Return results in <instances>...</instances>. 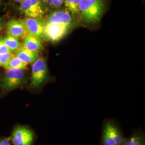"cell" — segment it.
Instances as JSON below:
<instances>
[{
	"label": "cell",
	"instance_id": "30bf717a",
	"mask_svg": "<svg viewBox=\"0 0 145 145\" xmlns=\"http://www.w3.org/2000/svg\"><path fill=\"white\" fill-rule=\"evenodd\" d=\"M72 22V17L66 10L55 11L51 13L47 18L46 23L62 25L69 27Z\"/></svg>",
	"mask_w": 145,
	"mask_h": 145
},
{
	"label": "cell",
	"instance_id": "8992f818",
	"mask_svg": "<svg viewBox=\"0 0 145 145\" xmlns=\"http://www.w3.org/2000/svg\"><path fill=\"white\" fill-rule=\"evenodd\" d=\"M22 21L27 34L42 40L46 39L44 34L45 23L42 20V17H26Z\"/></svg>",
	"mask_w": 145,
	"mask_h": 145
},
{
	"label": "cell",
	"instance_id": "ba28073f",
	"mask_svg": "<svg viewBox=\"0 0 145 145\" xmlns=\"http://www.w3.org/2000/svg\"><path fill=\"white\" fill-rule=\"evenodd\" d=\"M68 29L69 27L65 25L45 23V36L46 39L51 42H57L66 35Z\"/></svg>",
	"mask_w": 145,
	"mask_h": 145
},
{
	"label": "cell",
	"instance_id": "5bb4252c",
	"mask_svg": "<svg viewBox=\"0 0 145 145\" xmlns=\"http://www.w3.org/2000/svg\"><path fill=\"white\" fill-rule=\"evenodd\" d=\"M27 64L22 61L15 55L11 57L10 61L5 67L6 70L8 69H22L24 70L27 67Z\"/></svg>",
	"mask_w": 145,
	"mask_h": 145
},
{
	"label": "cell",
	"instance_id": "44dd1931",
	"mask_svg": "<svg viewBox=\"0 0 145 145\" xmlns=\"http://www.w3.org/2000/svg\"><path fill=\"white\" fill-rule=\"evenodd\" d=\"M3 29V23L1 22V21H0V34L1 33Z\"/></svg>",
	"mask_w": 145,
	"mask_h": 145
},
{
	"label": "cell",
	"instance_id": "4fadbf2b",
	"mask_svg": "<svg viewBox=\"0 0 145 145\" xmlns=\"http://www.w3.org/2000/svg\"><path fill=\"white\" fill-rule=\"evenodd\" d=\"M123 145H145V133L141 129L133 131L130 137L126 138Z\"/></svg>",
	"mask_w": 145,
	"mask_h": 145
},
{
	"label": "cell",
	"instance_id": "d6986e66",
	"mask_svg": "<svg viewBox=\"0 0 145 145\" xmlns=\"http://www.w3.org/2000/svg\"><path fill=\"white\" fill-rule=\"evenodd\" d=\"M0 145H12L10 138H3L0 139Z\"/></svg>",
	"mask_w": 145,
	"mask_h": 145
},
{
	"label": "cell",
	"instance_id": "e0dca14e",
	"mask_svg": "<svg viewBox=\"0 0 145 145\" xmlns=\"http://www.w3.org/2000/svg\"><path fill=\"white\" fill-rule=\"evenodd\" d=\"M13 56L14 54L12 53L0 54V67L5 68Z\"/></svg>",
	"mask_w": 145,
	"mask_h": 145
},
{
	"label": "cell",
	"instance_id": "7402d4cb",
	"mask_svg": "<svg viewBox=\"0 0 145 145\" xmlns=\"http://www.w3.org/2000/svg\"><path fill=\"white\" fill-rule=\"evenodd\" d=\"M16 2H20V3H21L22 1H23L24 0H15Z\"/></svg>",
	"mask_w": 145,
	"mask_h": 145
},
{
	"label": "cell",
	"instance_id": "9c48e42d",
	"mask_svg": "<svg viewBox=\"0 0 145 145\" xmlns=\"http://www.w3.org/2000/svg\"><path fill=\"white\" fill-rule=\"evenodd\" d=\"M7 33L17 39H23L27 34L23 21L12 19L7 25Z\"/></svg>",
	"mask_w": 145,
	"mask_h": 145
},
{
	"label": "cell",
	"instance_id": "2e32d148",
	"mask_svg": "<svg viewBox=\"0 0 145 145\" xmlns=\"http://www.w3.org/2000/svg\"><path fill=\"white\" fill-rule=\"evenodd\" d=\"M65 5L68 10L72 14H78V4L80 0H64Z\"/></svg>",
	"mask_w": 145,
	"mask_h": 145
},
{
	"label": "cell",
	"instance_id": "ffe728a7",
	"mask_svg": "<svg viewBox=\"0 0 145 145\" xmlns=\"http://www.w3.org/2000/svg\"><path fill=\"white\" fill-rule=\"evenodd\" d=\"M64 0H53L52 7L57 8L62 5Z\"/></svg>",
	"mask_w": 145,
	"mask_h": 145
},
{
	"label": "cell",
	"instance_id": "6da1fadb",
	"mask_svg": "<svg viewBox=\"0 0 145 145\" xmlns=\"http://www.w3.org/2000/svg\"><path fill=\"white\" fill-rule=\"evenodd\" d=\"M101 145H123L126 137L119 121L114 118H105L103 120Z\"/></svg>",
	"mask_w": 145,
	"mask_h": 145
},
{
	"label": "cell",
	"instance_id": "5b68a950",
	"mask_svg": "<svg viewBox=\"0 0 145 145\" xmlns=\"http://www.w3.org/2000/svg\"><path fill=\"white\" fill-rule=\"evenodd\" d=\"M25 80V73L22 69L7 70L1 87L3 92H9L19 88Z\"/></svg>",
	"mask_w": 145,
	"mask_h": 145
},
{
	"label": "cell",
	"instance_id": "277c9868",
	"mask_svg": "<svg viewBox=\"0 0 145 145\" xmlns=\"http://www.w3.org/2000/svg\"><path fill=\"white\" fill-rule=\"evenodd\" d=\"M10 139L12 145H33L36 139V135L30 126L18 125L14 128Z\"/></svg>",
	"mask_w": 145,
	"mask_h": 145
},
{
	"label": "cell",
	"instance_id": "7a4b0ae2",
	"mask_svg": "<svg viewBox=\"0 0 145 145\" xmlns=\"http://www.w3.org/2000/svg\"><path fill=\"white\" fill-rule=\"evenodd\" d=\"M104 8V0H80L78 4V11L87 23H95L99 21Z\"/></svg>",
	"mask_w": 145,
	"mask_h": 145
},
{
	"label": "cell",
	"instance_id": "52a82bcc",
	"mask_svg": "<svg viewBox=\"0 0 145 145\" xmlns=\"http://www.w3.org/2000/svg\"><path fill=\"white\" fill-rule=\"evenodd\" d=\"M20 10L26 17H42L44 14L42 0H24Z\"/></svg>",
	"mask_w": 145,
	"mask_h": 145
},
{
	"label": "cell",
	"instance_id": "7c38bea8",
	"mask_svg": "<svg viewBox=\"0 0 145 145\" xmlns=\"http://www.w3.org/2000/svg\"><path fill=\"white\" fill-rule=\"evenodd\" d=\"M23 47L29 51L35 52H40L43 49L41 40L38 37L29 34L23 38Z\"/></svg>",
	"mask_w": 145,
	"mask_h": 145
},
{
	"label": "cell",
	"instance_id": "ac0fdd59",
	"mask_svg": "<svg viewBox=\"0 0 145 145\" xmlns=\"http://www.w3.org/2000/svg\"><path fill=\"white\" fill-rule=\"evenodd\" d=\"M11 53L4 42L3 38H0V54Z\"/></svg>",
	"mask_w": 145,
	"mask_h": 145
},
{
	"label": "cell",
	"instance_id": "9a60e30c",
	"mask_svg": "<svg viewBox=\"0 0 145 145\" xmlns=\"http://www.w3.org/2000/svg\"><path fill=\"white\" fill-rule=\"evenodd\" d=\"M3 40L11 53L16 52L22 47V44L19 40L15 38L7 35L3 38Z\"/></svg>",
	"mask_w": 145,
	"mask_h": 145
},
{
	"label": "cell",
	"instance_id": "3957f363",
	"mask_svg": "<svg viewBox=\"0 0 145 145\" xmlns=\"http://www.w3.org/2000/svg\"><path fill=\"white\" fill-rule=\"evenodd\" d=\"M48 79L46 63L44 59L39 57L32 63L30 88L36 90L41 88Z\"/></svg>",
	"mask_w": 145,
	"mask_h": 145
},
{
	"label": "cell",
	"instance_id": "8fae6325",
	"mask_svg": "<svg viewBox=\"0 0 145 145\" xmlns=\"http://www.w3.org/2000/svg\"><path fill=\"white\" fill-rule=\"evenodd\" d=\"M16 57L27 64H32L39 57V52L31 51L21 47L15 53Z\"/></svg>",
	"mask_w": 145,
	"mask_h": 145
}]
</instances>
